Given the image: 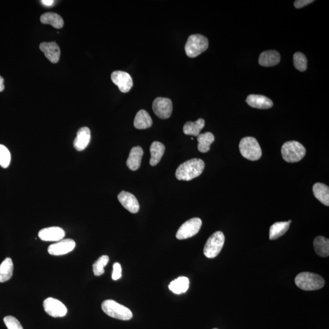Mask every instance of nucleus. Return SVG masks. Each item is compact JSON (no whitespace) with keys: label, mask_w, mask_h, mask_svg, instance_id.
Returning a JSON list of instances; mask_svg holds the SVG:
<instances>
[{"label":"nucleus","mask_w":329,"mask_h":329,"mask_svg":"<svg viewBox=\"0 0 329 329\" xmlns=\"http://www.w3.org/2000/svg\"><path fill=\"white\" fill-rule=\"evenodd\" d=\"M76 247V243L72 239H64L51 245L48 252L53 256H63L71 252Z\"/></svg>","instance_id":"nucleus-12"},{"label":"nucleus","mask_w":329,"mask_h":329,"mask_svg":"<svg viewBox=\"0 0 329 329\" xmlns=\"http://www.w3.org/2000/svg\"><path fill=\"white\" fill-rule=\"evenodd\" d=\"M11 160V155L6 146L0 144V166L3 168L9 167Z\"/></svg>","instance_id":"nucleus-32"},{"label":"nucleus","mask_w":329,"mask_h":329,"mask_svg":"<svg viewBox=\"0 0 329 329\" xmlns=\"http://www.w3.org/2000/svg\"><path fill=\"white\" fill-rule=\"evenodd\" d=\"M165 151V147L159 141H154L150 147L151 159L150 165L156 166L159 164Z\"/></svg>","instance_id":"nucleus-22"},{"label":"nucleus","mask_w":329,"mask_h":329,"mask_svg":"<svg viewBox=\"0 0 329 329\" xmlns=\"http://www.w3.org/2000/svg\"><path fill=\"white\" fill-rule=\"evenodd\" d=\"M316 253L322 258L329 256V240L322 236L316 237L314 242Z\"/></svg>","instance_id":"nucleus-24"},{"label":"nucleus","mask_w":329,"mask_h":329,"mask_svg":"<svg viewBox=\"0 0 329 329\" xmlns=\"http://www.w3.org/2000/svg\"><path fill=\"white\" fill-rule=\"evenodd\" d=\"M90 139L91 132L89 128L87 127L80 128L74 140V148L78 151L84 150L89 145Z\"/></svg>","instance_id":"nucleus-16"},{"label":"nucleus","mask_w":329,"mask_h":329,"mask_svg":"<svg viewBox=\"0 0 329 329\" xmlns=\"http://www.w3.org/2000/svg\"><path fill=\"white\" fill-rule=\"evenodd\" d=\"M122 277V266L119 263H115L113 266V272L112 278L114 280L119 279Z\"/></svg>","instance_id":"nucleus-34"},{"label":"nucleus","mask_w":329,"mask_h":329,"mask_svg":"<svg viewBox=\"0 0 329 329\" xmlns=\"http://www.w3.org/2000/svg\"><path fill=\"white\" fill-rule=\"evenodd\" d=\"M109 258L108 256H102L93 264V271L96 276H100L104 273V267L108 264Z\"/></svg>","instance_id":"nucleus-30"},{"label":"nucleus","mask_w":329,"mask_h":329,"mask_svg":"<svg viewBox=\"0 0 329 329\" xmlns=\"http://www.w3.org/2000/svg\"><path fill=\"white\" fill-rule=\"evenodd\" d=\"M118 199L126 209L132 213H136L140 209V205L134 195L131 193L122 191L118 195Z\"/></svg>","instance_id":"nucleus-14"},{"label":"nucleus","mask_w":329,"mask_h":329,"mask_svg":"<svg viewBox=\"0 0 329 329\" xmlns=\"http://www.w3.org/2000/svg\"><path fill=\"white\" fill-rule=\"evenodd\" d=\"M111 79L123 93L130 92L131 88L132 87V77L127 72L115 71L111 74Z\"/></svg>","instance_id":"nucleus-11"},{"label":"nucleus","mask_w":329,"mask_h":329,"mask_svg":"<svg viewBox=\"0 0 329 329\" xmlns=\"http://www.w3.org/2000/svg\"><path fill=\"white\" fill-rule=\"evenodd\" d=\"M43 306L45 312L53 318L64 317L67 314V309L65 305L55 298L45 299Z\"/></svg>","instance_id":"nucleus-10"},{"label":"nucleus","mask_w":329,"mask_h":329,"mask_svg":"<svg viewBox=\"0 0 329 329\" xmlns=\"http://www.w3.org/2000/svg\"><path fill=\"white\" fill-rule=\"evenodd\" d=\"M202 226V221L199 218H194L187 221L182 225L176 233L178 240H185L195 236L198 233Z\"/></svg>","instance_id":"nucleus-8"},{"label":"nucleus","mask_w":329,"mask_h":329,"mask_svg":"<svg viewBox=\"0 0 329 329\" xmlns=\"http://www.w3.org/2000/svg\"><path fill=\"white\" fill-rule=\"evenodd\" d=\"M143 155V150L140 146L133 147L131 149L129 157L127 161L128 167L132 171L137 170L140 167Z\"/></svg>","instance_id":"nucleus-18"},{"label":"nucleus","mask_w":329,"mask_h":329,"mask_svg":"<svg viewBox=\"0 0 329 329\" xmlns=\"http://www.w3.org/2000/svg\"><path fill=\"white\" fill-rule=\"evenodd\" d=\"M42 2L43 4H45V6H52L53 3H54V1H53V0H43Z\"/></svg>","instance_id":"nucleus-36"},{"label":"nucleus","mask_w":329,"mask_h":329,"mask_svg":"<svg viewBox=\"0 0 329 329\" xmlns=\"http://www.w3.org/2000/svg\"><path fill=\"white\" fill-rule=\"evenodd\" d=\"M293 63L295 68L300 71L306 70L307 68V60L303 53L297 52L293 56Z\"/></svg>","instance_id":"nucleus-31"},{"label":"nucleus","mask_w":329,"mask_h":329,"mask_svg":"<svg viewBox=\"0 0 329 329\" xmlns=\"http://www.w3.org/2000/svg\"><path fill=\"white\" fill-rule=\"evenodd\" d=\"M208 47V41L205 36L200 34L192 35L186 44V55L189 58H196L207 50Z\"/></svg>","instance_id":"nucleus-6"},{"label":"nucleus","mask_w":329,"mask_h":329,"mask_svg":"<svg viewBox=\"0 0 329 329\" xmlns=\"http://www.w3.org/2000/svg\"><path fill=\"white\" fill-rule=\"evenodd\" d=\"M290 223L288 221L277 222L272 224L269 229V239L276 240L287 232Z\"/></svg>","instance_id":"nucleus-25"},{"label":"nucleus","mask_w":329,"mask_h":329,"mask_svg":"<svg viewBox=\"0 0 329 329\" xmlns=\"http://www.w3.org/2000/svg\"><path fill=\"white\" fill-rule=\"evenodd\" d=\"M205 164L200 159H192L184 162L178 168L176 177L179 181H189L198 177L204 171Z\"/></svg>","instance_id":"nucleus-1"},{"label":"nucleus","mask_w":329,"mask_h":329,"mask_svg":"<svg viewBox=\"0 0 329 329\" xmlns=\"http://www.w3.org/2000/svg\"><path fill=\"white\" fill-rule=\"evenodd\" d=\"M239 148L241 154L247 159L256 161L261 159L262 149L255 138L247 137L242 138L239 144Z\"/></svg>","instance_id":"nucleus-5"},{"label":"nucleus","mask_w":329,"mask_h":329,"mask_svg":"<svg viewBox=\"0 0 329 329\" xmlns=\"http://www.w3.org/2000/svg\"><path fill=\"white\" fill-rule=\"evenodd\" d=\"M280 61V56L277 51H266L261 53L259 63L263 66H272L277 65Z\"/></svg>","instance_id":"nucleus-19"},{"label":"nucleus","mask_w":329,"mask_h":329,"mask_svg":"<svg viewBox=\"0 0 329 329\" xmlns=\"http://www.w3.org/2000/svg\"><path fill=\"white\" fill-rule=\"evenodd\" d=\"M3 321L7 329H23L17 318L12 316H7L4 317Z\"/></svg>","instance_id":"nucleus-33"},{"label":"nucleus","mask_w":329,"mask_h":329,"mask_svg":"<svg viewBox=\"0 0 329 329\" xmlns=\"http://www.w3.org/2000/svg\"><path fill=\"white\" fill-rule=\"evenodd\" d=\"M42 23L51 25L56 29H61L64 26V20L60 15L54 12H47L41 17Z\"/></svg>","instance_id":"nucleus-29"},{"label":"nucleus","mask_w":329,"mask_h":329,"mask_svg":"<svg viewBox=\"0 0 329 329\" xmlns=\"http://www.w3.org/2000/svg\"><path fill=\"white\" fill-rule=\"evenodd\" d=\"M288 222L290 224L291 223V222H292V221H291V220H289Z\"/></svg>","instance_id":"nucleus-38"},{"label":"nucleus","mask_w":329,"mask_h":329,"mask_svg":"<svg viewBox=\"0 0 329 329\" xmlns=\"http://www.w3.org/2000/svg\"><path fill=\"white\" fill-rule=\"evenodd\" d=\"M297 287L306 291L320 290L325 284V280L321 275L310 272H302L295 278Z\"/></svg>","instance_id":"nucleus-2"},{"label":"nucleus","mask_w":329,"mask_h":329,"mask_svg":"<svg viewBox=\"0 0 329 329\" xmlns=\"http://www.w3.org/2000/svg\"><path fill=\"white\" fill-rule=\"evenodd\" d=\"M4 89V79L0 76V92H2Z\"/></svg>","instance_id":"nucleus-37"},{"label":"nucleus","mask_w":329,"mask_h":329,"mask_svg":"<svg viewBox=\"0 0 329 329\" xmlns=\"http://www.w3.org/2000/svg\"><path fill=\"white\" fill-rule=\"evenodd\" d=\"M152 109L155 114L160 119H167L172 116V101L167 98H157L152 103Z\"/></svg>","instance_id":"nucleus-9"},{"label":"nucleus","mask_w":329,"mask_h":329,"mask_svg":"<svg viewBox=\"0 0 329 329\" xmlns=\"http://www.w3.org/2000/svg\"><path fill=\"white\" fill-rule=\"evenodd\" d=\"M189 279L186 277L181 276L173 280L169 285V289L174 293L179 294L186 293L189 288Z\"/></svg>","instance_id":"nucleus-27"},{"label":"nucleus","mask_w":329,"mask_h":329,"mask_svg":"<svg viewBox=\"0 0 329 329\" xmlns=\"http://www.w3.org/2000/svg\"><path fill=\"white\" fill-rule=\"evenodd\" d=\"M101 308L110 317L118 320L128 321L132 319L133 317L132 312L127 307L111 299L104 301L101 304Z\"/></svg>","instance_id":"nucleus-3"},{"label":"nucleus","mask_w":329,"mask_h":329,"mask_svg":"<svg viewBox=\"0 0 329 329\" xmlns=\"http://www.w3.org/2000/svg\"><path fill=\"white\" fill-rule=\"evenodd\" d=\"M283 159L288 163L300 161L306 154V149L297 141H289L283 144L281 149Z\"/></svg>","instance_id":"nucleus-4"},{"label":"nucleus","mask_w":329,"mask_h":329,"mask_svg":"<svg viewBox=\"0 0 329 329\" xmlns=\"http://www.w3.org/2000/svg\"><path fill=\"white\" fill-rule=\"evenodd\" d=\"M14 264L12 259L7 258L0 264V283L5 282L12 277Z\"/></svg>","instance_id":"nucleus-26"},{"label":"nucleus","mask_w":329,"mask_h":329,"mask_svg":"<svg viewBox=\"0 0 329 329\" xmlns=\"http://www.w3.org/2000/svg\"><path fill=\"white\" fill-rule=\"evenodd\" d=\"M38 235L45 242H59L65 237L66 232L61 227H50L41 230Z\"/></svg>","instance_id":"nucleus-13"},{"label":"nucleus","mask_w":329,"mask_h":329,"mask_svg":"<svg viewBox=\"0 0 329 329\" xmlns=\"http://www.w3.org/2000/svg\"><path fill=\"white\" fill-rule=\"evenodd\" d=\"M204 126L205 121L202 119H199L195 122H188L184 126L183 132L186 135L197 137Z\"/></svg>","instance_id":"nucleus-23"},{"label":"nucleus","mask_w":329,"mask_h":329,"mask_svg":"<svg viewBox=\"0 0 329 329\" xmlns=\"http://www.w3.org/2000/svg\"><path fill=\"white\" fill-rule=\"evenodd\" d=\"M197 148L200 152L205 153L210 150V145L215 141V137L212 133L208 132L201 133L197 136Z\"/></svg>","instance_id":"nucleus-28"},{"label":"nucleus","mask_w":329,"mask_h":329,"mask_svg":"<svg viewBox=\"0 0 329 329\" xmlns=\"http://www.w3.org/2000/svg\"><path fill=\"white\" fill-rule=\"evenodd\" d=\"M40 50L44 53L45 57L52 63H57L60 60L61 50L56 42H43L40 45Z\"/></svg>","instance_id":"nucleus-15"},{"label":"nucleus","mask_w":329,"mask_h":329,"mask_svg":"<svg viewBox=\"0 0 329 329\" xmlns=\"http://www.w3.org/2000/svg\"><path fill=\"white\" fill-rule=\"evenodd\" d=\"M313 192L316 198L326 206L329 205V188L323 183H316L313 187Z\"/></svg>","instance_id":"nucleus-21"},{"label":"nucleus","mask_w":329,"mask_h":329,"mask_svg":"<svg viewBox=\"0 0 329 329\" xmlns=\"http://www.w3.org/2000/svg\"><path fill=\"white\" fill-rule=\"evenodd\" d=\"M216 329V328H215V329Z\"/></svg>","instance_id":"nucleus-39"},{"label":"nucleus","mask_w":329,"mask_h":329,"mask_svg":"<svg viewBox=\"0 0 329 329\" xmlns=\"http://www.w3.org/2000/svg\"><path fill=\"white\" fill-rule=\"evenodd\" d=\"M225 237L223 232L217 231L208 238L204 248V254L206 258H216L223 248Z\"/></svg>","instance_id":"nucleus-7"},{"label":"nucleus","mask_w":329,"mask_h":329,"mask_svg":"<svg viewBox=\"0 0 329 329\" xmlns=\"http://www.w3.org/2000/svg\"><path fill=\"white\" fill-rule=\"evenodd\" d=\"M152 125V120L148 112L140 110L137 112L135 117L133 126L138 130H146L150 128Z\"/></svg>","instance_id":"nucleus-20"},{"label":"nucleus","mask_w":329,"mask_h":329,"mask_svg":"<svg viewBox=\"0 0 329 329\" xmlns=\"http://www.w3.org/2000/svg\"><path fill=\"white\" fill-rule=\"evenodd\" d=\"M313 2H314V1H312V0H297L295 1L294 5L297 9H300V8L306 6L307 5L311 4Z\"/></svg>","instance_id":"nucleus-35"},{"label":"nucleus","mask_w":329,"mask_h":329,"mask_svg":"<svg viewBox=\"0 0 329 329\" xmlns=\"http://www.w3.org/2000/svg\"><path fill=\"white\" fill-rule=\"evenodd\" d=\"M247 103L252 108L260 109H269L273 106V103L269 98L260 95H249Z\"/></svg>","instance_id":"nucleus-17"}]
</instances>
